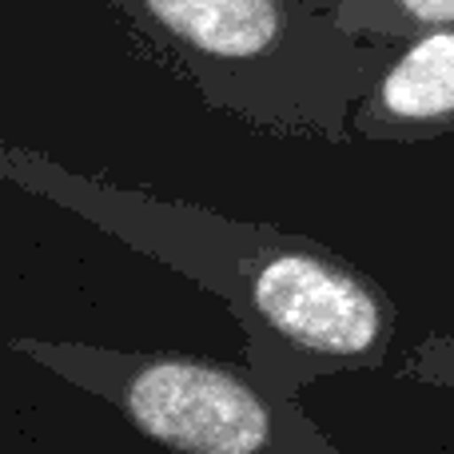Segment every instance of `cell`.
<instances>
[{"mask_svg": "<svg viewBox=\"0 0 454 454\" xmlns=\"http://www.w3.org/2000/svg\"><path fill=\"white\" fill-rule=\"evenodd\" d=\"M0 180L84 215L220 295L247 339V371L271 395L295 399L311 379L383 367L391 351L399 327L391 295L307 235L84 180L12 144H0Z\"/></svg>", "mask_w": 454, "mask_h": 454, "instance_id": "obj_1", "label": "cell"}, {"mask_svg": "<svg viewBox=\"0 0 454 454\" xmlns=\"http://www.w3.org/2000/svg\"><path fill=\"white\" fill-rule=\"evenodd\" d=\"M207 108L275 136L343 144L395 44L359 40L319 0H112Z\"/></svg>", "mask_w": 454, "mask_h": 454, "instance_id": "obj_2", "label": "cell"}, {"mask_svg": "<svg viewBox=\"0 0 454 454\" xmlns=\"http://www.w3.org/2000/svg\"><path fill=\"white\" fill-rule=\"evenodd\" d=\"M8 347L100 395L172 454H339L295 399L271 395L235 363L44 339H12Z\"/></svg>", "mask_w": 454, "mask_h": 454, "instance_id": "obj_3", "label": "cell"}, {"mask_svg": "<svg viewBox=\"0 0 454 454\" xmlns=\"http://www.w3.org/2000/svg\"><path fill=\"white\" fill-rule=\"evenodd\" d=\"M454 132V28L399 44L351 116V136L423 144Z\"/></svg>", "mask_w": 454, "mask_h": 454, "instance_id": "obj_4", "label": "cell"}, {"mask_svg": "<svg viewBox=\"0 0 454 454\" xmlns=\"http://www.w3.org/2000/svg\"><path fill=\"white\" fill-rule=\"evenodd\" d=\"M343 32L375 44H411L454 28V0H319Z\"/></svg>", "mask_w": 454, "mask_h": 454, "instance_id": "obj_5", "label": "cell"}]
</instances>
